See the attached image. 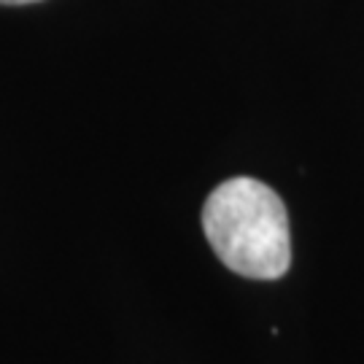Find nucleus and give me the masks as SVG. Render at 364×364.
<instances>
[{
    "label": "nucleus",
    "instance_id": "nucleus-2",
    "mask_svg": "<svg viewBox=\"0 0 364 364\" xmlns=\"http://www.w3.org/2000/svg\"><path fill=\"white\" fill-rule=\"evenodd\" d=\"M25 3H38V0H0V6H25Z\"/></svg>",
    "mask_w": 364,
    "mask_h": 364
},
{
    "label": "nucleus",
    "instance_id": "nucleus-1",
    "mask_svg": "<svg viewBox=\"0 0 364 364\" xmlns=\"http://www.w3.org/2000/svg\"><path fill=\"white\" fill-rule=\"evenodd\" d=\"M203 230L216 257L237 275L275 281L291 264L287 205L257 178L219 183L203 205Z\"/></svg>",
    "mask_w": 364,
    "mask_h": 364
}]
</instances>
